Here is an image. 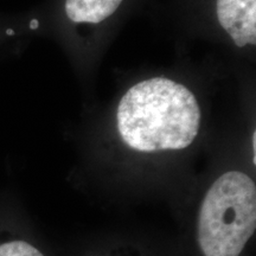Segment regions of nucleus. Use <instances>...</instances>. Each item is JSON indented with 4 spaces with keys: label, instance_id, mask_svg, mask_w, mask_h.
Here are the masks:
<instances>
[{
    "label": "nucleus",
    "instance_id": "nucleus-1",
    "mask_svg": "<svg viewBox=\"0 0 256 256\" xmlns=\"http://www.w3.org/2000/svg\"><path fill=\"white\" fill-rule=\"evenodd\" d=\"M200 120L194 95L165 78L134 84L122 96L116 112L122 142L142 153L186 148L198 136Z\"/></svg>",
    "mask_w": 256,
    "mask_h": 256
},
{
    "label": "nucleus",
    "instance_id": "nucleus-2",
    "mask_svg": "<svg viewBox=\"0 0 256 256\" xmlns=\"http://www.w3.org/2000/svg\"><path fill=\"white\" fill-rule=\"evenodd\" d=\"M256 228V186L248 174L229 171L208 190L198 217L204 256H238Z\"/></svg>",
    "mask_w": 256,
    "mask_h": 256
},
{
    "label": "nucleus",
    "instance_id": "nucleus-3",
    "mask_svg": "<svg viewBox=\"0 0 256 256\" xmlns=\"http://www.w3.org/2000/svg\"><path fill=\"white\" fill-rule=\"evenodd\" d=\"M218 22L238 48L256 44V0H217Z\"/></svg>",
    "mask_w": 256,
    "mask_h": 256
},
{
    "label": "nucleus",
    "instance_id": "nucleus-4",
    "mask_svg": "<svg viewBox=\"0 0 256 256\" xmlns=\"http://www.w3.org/2000/svg\"><path fill=\"white\" fill-rule=\"evenodd\" d=\"M122 0H66V14L74 23L98 24L110 17Z\"/></svg>",
    "mask_w": 256,
    "mask_h": 256
},
{
    "label": "nucleus",
    "instance_id": "nucleus-5",
    "mask_svg": "<svg viewBox=\"0 0 256 256\" xmlns=\"http://www.w3.org/2000/svg\"><path fill=\"white\" fill-rule=\"evenodd\" d=\"M0 256H44L42 252L24 241H12L0 246Z\"/></svg>",
    "mask_w": 256,
    "mask_h": 256
}]
</instances>
